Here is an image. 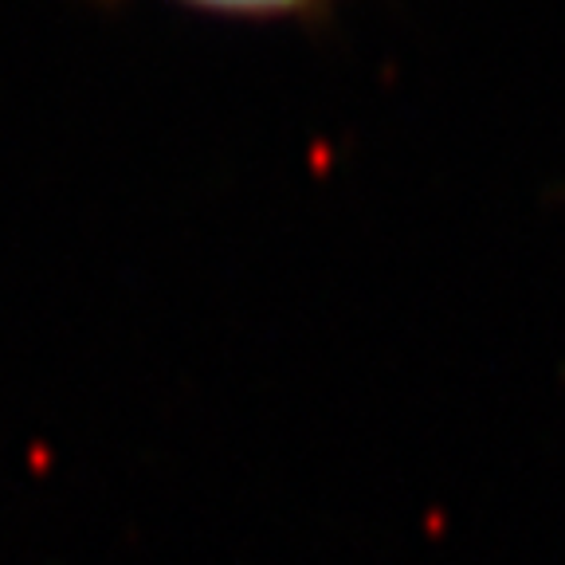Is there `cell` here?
<instances>
[{
	"instance_id": "1",
	"label": "cell",
	"mask_w": 565,
	"mask_h": 565,
	"mask_svg": "<svg viewBox=\"0 0 565 565\" xmlns=\"http://www.w3.org/2000/svg\"><path fill=\"white\" fill-rule=\"evenodd\" d=\"M98 4H118V0H98ZM173 4L224 20H318L338 0H173Z\"/></svg>"
}]
</instances>
